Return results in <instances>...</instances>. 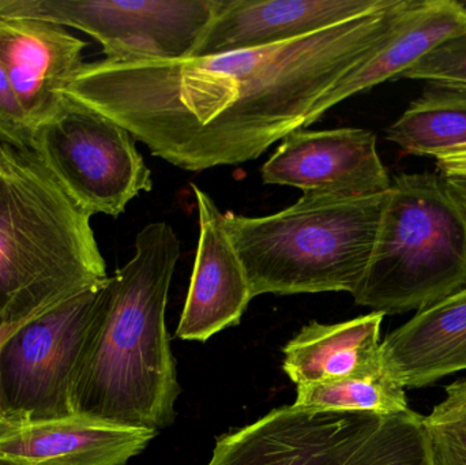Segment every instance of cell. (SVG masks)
I'll use <instances>...</instances> for the list:
<instances>
[{"label": "cell", "mask_w": 466, "mask_h": 465, "mask_svg": "<svg viewBox=\"0 0 466 465\" xmlns=\"http://www.w3.org/2000/svg\"><path fill=\"white\" fill-rule=\"evenodd\" d=\"M420 0L380 7L266 48L180 60L84 63L60 96L125 127L186 171L257 160L303 130L315 101L377 54Z\"/></svg>", "instance_id": "cell-1"}, {"label": "cell", "mask_w": 466, "mask_h": 465, "mask_svg": "<svg viewBox=\"0 0 466 465\" xmlns=\"http://www.w3.org/2000/svg\"><path fill=\"white\" fill-rule=\"evenodd\" d=\"M179 257L172 227L149 224L133 258L101 287L74 373L76 414L156 433L174 422L180 387L166 308Z\"/></svg>", "instance_id": "cell-2"}, {"label": "cell", "mask_w": 466, "mask_h": 465, "mask_svg": "<svg viewBox=\"0 0 466 465\" xmlns=\"http://www.w3.org/2000/svg\"><path fill=\"white\" fill-rule=\"evenodd\" d=\"M0 329L108 280L90 217L32 149L3 145Z\"/></svg>", "instance_id": "cell-3"}, {"label": "cell", "mask_w": 466, "mask_h": 465, "mask_svg": "<svg viewBox=\"0 0 466 465\" xmlns=\"http://www.w3.org/2000/svg\"><path fill=\"white\" fill-rule=\"evenodd\" d=\"M388 193L364 198L303 194L292 207L265 217L224 213L252 298L353 295L369 267Z\"/></svg>", "instance_id": "cell-4"}, {"label": "cell", "mask_w": 466, "mask_h": 465, "mask_svg": "<svg viewBox=\"0 0 466 465\" xmlns=\"http://www.w3.org/2000/svg\"><path fill=\"white\" fill-rule=\"evenodd\" d=\"M465 286L464 202L442 175H397L356 305L383 316L419 311Z\"/></svg>", "instance_id": "cell-5"}, {"label": "cell", "mask_w": 466, "mask_h": 465, "mask_svg": "<svg viewBox=\"0 0 466 465\" xmlns=\"http://www.w3.org/2000/svg\"><path fill=\"white\" fill-rule=\"evenodd\" d=\"M32 150L89 216L116 217L153 187L134 136L106 115L66 97L60 111L35 128Z\"/></svg>", "instance_id": "cell-6"}, {"label": "cell", "mask_w": 466, "mask_h": 465, "mask_svg": "<svg viewBox=\"0 0 466 465\" xmlns=\"http://www.w3.org/2000/svg\"><path fill=\"white\" fill-rule=\"evenodd\" d=\"M220 0H0V15L74 27L103 45L106 59L193 57Z\"/></svg>", "instance_id": "cell-7"}, {"label": "cell", "mask_w": 466, "mask_h": 465, "mask_svg": "<svg viewBox=\"0 0 466 465\" xmlns=\"http://www.w3.org/2000/svg\"><path fill=\"white\" fill-rule=\"evenodd\" d=\"M101 287L30 319L0 347V406L11 423L76 414L74 373Z\"/></svg>", "instance_id": "cell-8"}, {"label": "cell", "mask_w": 466, "mask_h": 465, "mask_svg": "<svg viewBox=\"0 0 466 465\" xmlns=\"http://www.w3.org/2000/svg\"><path fill=\"white\" fill-rule=\"evenodd\" d=\"M380 417L281 407L220 437L208 465H342Z\"/></svg>", "instance_id": "cell-9"}, {"label": "cell", "mask_w": 466, "mask_h": 465, "mask_svg": "<svg viewBox=\"0 0 466 465\" xmlns=\"http://www.w3.org/2000/svg\"><path fill=\"white\" fill-rule=\"evenodd\" d=\"M262 180L334 198L378 196L391 186L377 136L352 127L293 131L262 167Z\"/></svg>", "instance_id": "cell-10"}, {"label": "cell", "mask_w": 466, "mask_h": 465, "mask_svg": "<svg viewBox=\"0 0 466 465\" xmlns=\"http://www.w3.org/2000/svg\"><path fill=\"white\" fill-rule=\"evenodd\" d=\"M383 0H220L193 57L266 48L315 35Z\"/></svg>", "instance_id": "cell-11"}, {"label": "cell", "mask_w": 466, "mask_h": 465, "mask_svg": "<svg viewBox=\"0 0 466 465\" xmlns=\"http://www.w3.org/2000/svg\"><path fill=\"white\" fill-rule=\"evenodd\" d=\"M193 191L198 205V248L177 338L204 343L221 330L238 325L254 298L240 257L224 226V213L199 186L193 185Z\"/></svg>", "instance_id": "cell-12"}, {"label": "cell", "mask_w": 466, "mask_h": 465, "mask_svg": "<svg viewBox=\"0 0 466 465\" xmlns=\"http://www.w3.org/2000/svg\"><path fill=\"white\" fill-rule=\"evenodd\" d=\"M87 44L48 21L0 15V62L33 128L57 114Z\"/></svg>", "instance_id": "cell-13"}, {"label": "cell", "mask_w": 466, "mask_h": 465, "mask_svg": "<svg viewBox=\"0 0 466 465\" xmlns=\"http://www.w3.org/2000/svg\"><path fill=\"white\" fill-rule=\"evenodd\" d=\"M156 436L81 414L10 423L0 428V465H126Z\"/></svg>", "instance_id": "cell-14"}, {"label": "cell", "mask_w": 466, "mask_h": 465, "mask_svg": "<svg viewBox=\"0 0 466 465\" xmlns=\"http://www.w3.org/2000/svg\"><path fill=\"white\" fill-rule=\"evenodd\" d=\"M382 373L418 389L466 370V286L416 311L380 343Z\"/></svg>", "instance_id": "cell-15"}, {"label": "cell", "mask_w": 466, "mask_h": 465, "mask_svg": "<svg viewBox=\"0 0 466 465\" xmlns=\"http://www.w3.org/2000/svg\"><path fill=\"white\" fill-rule=\"evenodd\" d=\"M462 35H466L464 5L453 0H420L418 7L377 54L345 74L315 101L304 127L319 120L341 101L383 82L401 78L405 71L430 52Z\"/></svg>", "instance_id": "cell-16"}, {"label": "cell", "mask_w": 466, "mask_h": 465, "mask_svg": "<svg viewBox=\"0 0 466 465\" xmlns=\"http://www.w3.org/2000/svg\"><path fill=\"white\" fill-rule=\"evenodd\" d=\"M383 317L372 311L339 324L311 322L284 347L285 373L298 387L382 373Z\"/></svg>", "instance_id": "cell-17"}, {"label": "cell", "mask_w": 466, "mask_h": 465, "mask_svg": "<svg viewBox=\"0 0 466 465\" xmlns=\"http://www.w3.org/2000/svg\"><path fill=\"white\" fill-rule=\"evenodd\" d=\"M386 138L407 155L426 157L466 147V85L429 82L388 128Z\"/></svg>", "instance_id": "cell-18"}, {"label": "cell", "mask_w": 466, "mask_h": 465, "mask_svg": "<svg viewBox=\"0 0 466 465\" xmlns=\"http://www.w3.org/2000/svg\"><path fill=\"white\" fill-rule=\"evenodd\" d=\"M295 406L320 411L391 415L407 411L405 389L385 374L298 387Z\"/></svg>", "instance_id": "cell-19"}, {"label": "cell", "mask_w": 466, "mask_h": 465, "mask_svg": "<svg viewBox=\"0 0 466 465\" xmlns=\"http://www.w3.org/2000/svg\"><path fill=\"white\" fill-rule=\"evenodd\" d=\"M342 465H431L423 415L408 409L378 418Z\"/></svg>", "instance_id": "cell-20"}, {"label": "cell", "mask_w": 466, "mask_h": 465, "mask_svg": "<svg viewBox=\"0 0 466 465\" xmlns=\"http://www.w3.org/2000/svg\"><path fill=\"white\" fill-rule=\"evenodd\" d=\"M423 423L431 465H466V379L446 388Z\"/></svg>", "instance_id": "cell-21"}, {"label": "cell", "mask_w": 466, "mask_h": 465, "mask_svg": "<svg viewBox=\"0 0 466 465\" xmlns=\"http://www.w3.org/2000/svg\"><path fill=\"white\" fill-rule=\"evenodd\" d=\"M401 78L466 85V35L438 46L405 71Z\"/></svg>", "instance_id": "cell-22"}, {"label": "cell", "mask_w": 466, "mask_h": 465, "mask_svg": "<svg viewBox=\"0 0 466 465\" xmlns=\"http://www.w3.org/2000/svg\"><path fill=\"white\" fill-rule=\"evenodd\" d=\"M33 133L35 128L0 62V144L32 149Z\"/></svg>", "instance_id": "cell-23"}, {"label": "cell", "mask_w": 466, "mask_h": 465, "mask_svg": "<svg viewBox=\"0 0 466 465\" xmlns=\"http://www.w3.org/2000/svg\"><path fill=\"white\" fill-rule=\"evenodd\" d=\"M441 175H466V147L435 158Z\"/></svg>", "instance_id": "cell-24"}, {"label": "cell", "mask_w": 466, "mask_h": 465, "mask_svg": "<svg viewBox=\"0 0 466 465\" xmlns=\"http://www.w3.org/2000/svg\"><path fill=\"white\" fill-rule=\"evenodd\" d=\"M442 177L466 207V175H442Z\"/></svg>", "instance_id": "cell-25"}, {"label": "cell", "mask_w": 466, "mask_h": 465, "mask_svg": "<svg viewBox=\"0 0 466 465\" xmlns=\"http://www.w3.org/2000/svg\"><path fill=\"white\" fill-rule=\"evenodd\" d=\"M37 318V317H35ZM30 321V319H29ZM27 321L21 322V324L10 325V327L3 328L0 329V347L3 346L5 340L15 332L16 329L22 327V325L26 324ZM10 420H8L7 415L5 414V411L2 409V406H0V428L2 426L10 425Z\"/></svg>", "instance_id": "cell-26"}, {"label": "cell", "mask_w": 466, "mask_h": 465, "mask_svg": "<svg viewBox=\"0 0 466 465\" xmlns=\"http://www.w3.org/2000/svg\"><path fill=\"white\" fill-rule=\"evenodd\" d=\"M3 163H5V150H3V144H0V174L3 171Z\"/></svg>", "instance_id": "cell-27"}]
</instances>
